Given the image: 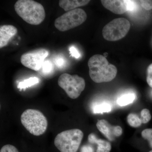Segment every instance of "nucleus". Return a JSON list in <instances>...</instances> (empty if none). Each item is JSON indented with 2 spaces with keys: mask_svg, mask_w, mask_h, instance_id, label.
Segmentation results:
<instances>
[{
  "mask_svg": "<svg viewBox=\"0 0 152 152\" xmlns=\"http://www.w3.org/2000/svg\"><path fill=\"white\" fill-rule=\"evenodd\" d=\"M127 122L130 126L134 128L139 127L142 124L140 117L135 113H130L128 115Z\"/></svg>",
  "mask_w": 152,
  "mask_h": 152,
  "instance_id": "obj_17",
  "label": "nucleus"
},
{
  "mask_svg": "<svg viewBox=\"0 0 152 152\" xmlns=\"http://www.w3.org/2000/svg\"><path fill=\"white\" fill-rule=\"evenodd\" d=\"M140 118L142 124H145L151 121V115L149 110L147 109H144L141 112Z\"/></svg>",
  "mask_w": 152,
  "mask_h": 152,
  "instance_id": "obj_18",
  "label": "nucleus"
},
{
  "mask_svg": "<svg viewBox=\"0 0 152 152\" xmlns=\"http://www.w3.org/2000/svg\"><path fill=\"white\" fill-rule=\"evenodd\" d=\"M83 136V133L79 129L64 131L55 138V146L61 152H77Z\"/></svg>",
  "mask_w": 152,
  "mask_h": 152,
  "instance_id": "obj_4",
  "label": "nucleus"
},
{
  "mask_svg": "<svg viewBox=\"0 0 152 152\" xmlns=\"http://www.w3.org/2000/svg\"><path fill=\"white\" fill-rule=\"evenodd\" d=\"M141 5L143 8L146 10H149L152 9V1L148 0H143L139 1Z\"/></svg>",
  "mask_w": 152,
  "mask_h": 152,
  "instance_id": "obj_22",
  "label": "nucleus"
},
{
  "mask_svg": "<svg viewBox=\"0 0 152 152\" xmlns=\"http://www.w3.org/2000/svg\"><path fill=\"white\" fill-rule=\"evenodd\" d=\"M80 152H94V150L91 146L85 145L82 147Z\"/></svg>",
  "mask_w": 152,
  "mask_h": 152,
  "instance_id": "obj_25",
  "label": "nucleus"
},
{
  "mask_svg": "<svg viewBox=\"0 0 152 152\" xmlns=\"http://www.w3.org/2000/svg\"><path fill=\"white\" fill-rule=\"evenodd\" d=\"M69 51L72 56L75 57L76 58H79L80 56L77 50L74 47H72L70 48Z\"/></svg>",
  "mask_w": 152,
  "mask_h": 152,
  "instance_id": "obj_24",
  "label": "nucleus"
},
{
  "mask_svg": "<svg viewBox=\"0 0 152 152\" xmlns=\"http://www.w3.org/2000/svg\"><path fill=\"white\" fill-rule=\"evenodd\" d=\"M142 136L148 142L150 148L152 149V129H147L142 132Z\"/></svg>",
  "mask_w": 152,
  "mask_h": 152,
  "instance_id": "obj_19",
  "label": "nucleus"
},
{
  "mask_svg": "<svg viewBox=\"0 0 152 152\" xmlns=\"http://www.w3.org/2000/svg\"><path fill=\"white\" fill-rule=\"evenodd\" d=\"M88 140L91 143L97 145L96 152H110L111 150V145L110 142L97 138L94 134L89 135Z\"/></svg>",
  "mask_w": 152,
  "mask_h": 152,
  "instance_id": "obj_13",
  "label": "nucleus"
},
{
  "mask_svg": "<svg viewBox=\"0 0 152 152\" xmlns=\"http://www.w3.org/2000/svg\"><path fill=\"white\" fill-rule=\"evenodd\" d=\"M147 82L149 86L152 88V64L147 69Z\"/></svg>",
  "mask_w": 152,
  "mask_h": 152,
  "instance_id": "obj_20",
  "label": "nucleus"
},
{
  "mask_svg": "<svg viewBox=\"0 0 152 152\" xmlns=\"http://www.w3.org/2000/svg\"><path fill=\"white\" fill-rule=\"evenodd\" d=\"M0 152H19L17 148L11 145H7L1 148Z\"/></svg>",
  "mask_w": 152,
  "mask_h": 152,
  "instance_id": "obj_21",
  "label": "nucleus"
},
{
  "mask_svg": "<svg viewBox=\"0 0 152 152\" xmlns=\"http://www.w3.org/2000/svg\"><path fill=\"white\" fill-rule=\"evenodd\" d=\"M111 108L110 104L104 102L94 105L93 107V111L94 114H103L110 112Z\"/></svg>",
  "mask_w": 152,
  "mask_h": 152,
  "instance_id": "obj_15",
  "label": "nucleus"
},
{
  "mask_svg": "<svg viewBox=\"0 0 152 152\" xmlns=\"http://www.w3.org/2000/svg\"><path fill=\"white\" fill-rule=\"evenodd\" d=\"M49 54V51L44 48L27 52L21 56V63L26 67L33 70L39 71L42 67L45 60Z\"/></svg>",
  "mask_w": 152,
  "mask_h": 152,
  "instance_id": "obj_8",
  "label": "nucleus"
},
{
  "mask_svg": "<svg viewBox=\"0 0 152 152\" xmlns=\"http://www.w3.org/2000/svg\"><path fill=\"white\" fill-rule=\"evenodd\" d=\"M96 126L99 130L111 141L121 135L123 133V129L121 126H112L105 120L98 121Z\"/></svg>",
  "mask_w": 152,
  "mask_h": 152,
  "instance_id": "obj_9",
  "label": "nucleus"
},
{
  "mask_svg": "<svg viewBox=\"0 0 152 152\" xmlns=\"http://www.w3.org/2000/svg\"><path fill=\"white\" fill-rule=\"evenodd\" d=\"M18 30L12 25H5L0 27V48L6 46L12 38L16 35Z\"/></svg>",
  "mask_w": 152,
  "mask_h": 152,
  "instance_id": "obj_11",
  "label": "nucleus"
},
{
  "mask_svg": "<svg viewBox=\"0 0 152 152\" xmlns=\"http://www.w3.org/2000/svg\"><path fill=\"white\" fill-rule=\"evenodd\" d=\"M63 60L62 59H60L57 61V64H58V65L61 66L63 64Z\"/></svg>",
  "mask_w": 152,
  "mask_h": 152,
  "instance_id": "obj_26",
  "label": "nucleus"
},
{
  "mask_svg": "<svg viewBox=\"0 0 152 152\" xmlns=\"http://www.w3.org/2000/svg\"><path fill=\"white\" fill-rule=\"evenodd\" d=\"M135 98V95L134 93H127L122 95L118 98L117 103L120 106L124 107L133 103Z\"/></svg>",
  "mask_w": 152,
  "mask_h": 152,
  "instance_id": "obj_14",
  "label": "nucleus"
},
{
  "mask_svg": "<svg viewBox=\"0 0 152 152\" xmlns=\"http://www.w3.org/2000/svg\"><path fill=\"white\" fill-rule=\"evenodd\" d=\"M14 7L19 16L30 24H40L45 18V11L43 6L35 1L18 0Z\"/></svg>",
  "mask_w": 152,
  "mask_h": 152,
  "instance_id": "obj_2",
  "label": "nucleus"
},
{
  "mask_svg": "<svg viewBox=\"0 0 152 152\" xmlns=\"http://www.w3.org/2000/svg\"><path fill=\"white\" fill-rule=\"evenodd\" d=\"M88 66L90 77L96 83L111 81L115 77L118 72L115 66L109 64L102 55L92 56L88 60Z\"/></svg>",
  "mask_w": 152,
  "mask_h": 152,
  "instance_id": "obj_1",
  "label": "nucleus"
},
{
  "mask_svg": "<svg viewBox=\"0 0 152 152\" xmlns=\"http://www.w3.org/2000/svg\"><path fill=\"white\" fill-rule=\"evenodd\" d=\"M130 28V23L126 19H115L104 27L102 30L103 37L107 41H118L126 35Z\"/></svg>",
  "mask_w": 152,
  "mask_h": 152,
  "instance_id": "obj_7",
  "label": "nucleus"
},
{
  "mask_svg": "<svg viewBox=\"0 0 152 152\" xmlns=\"http://www.w3.org/2000/svg\"><path fill=\"white\" fill-rule=\"evenodd\" d=\"M87 18V14L83 9H75L56 19L55 26L60 31H66L82 24Z\"/></svg>",
  "mask_w": 152,
  "mask_h": 152,
  "instance_id": "obj_5",
  "label": "nucleus"
},
{
  "mask_svg": "<svg viewBox=\"0 0 152 152\" xmlns=\"http://www.w3.org/2000/svg\"><path fill=\"white\" fill-rule=\"evenodd\" d=\"M90 2L89 0H60L59 5L64 10L67 12L86 5Z\"/></svg>",
  "mask_w": 152,
  "mask_h": 152,
  "instance_id": "obj_12",
  "label": "nucleus"
},
{
  "mask_svg": "<svg viewBox=\"0 0 152 152\" xmlns=\"http://www.w3.org/2000/svg\"><path fill=\"white\" fill-rule=\"evenodd\" d=\"M52 67H52V64L50 62L47 61L45 62L43 65L42 68V71L44 73L48 74L52 70Z\"/></svg>",
  "mask_w": 152,
  "mask_h": 152,
  "instance_id": "obj_23",
  "label": "nucleus"
},
{
  "mask_svg": "<svg viewBox=\"0 0 152 152\" xmlns=\"http://www.w3.org/2000/svg\"><path fill=\"white\" fill-rule=\"evenodd\" d=\"M101 1L105 8L114 13L121 15L128 11V0H102Z\"/></svg>",
  "mask_w": 152,
  "mask_h": 152,
  "instance_id": "obj_10",
  "label": "nucleus"
},
{
  "mask_svg": "<svg viewBox=\"0 0 152 152\" xmlns=\"http://www.w3.org/2000/svg\"><path fill=\"white\" fill-rule=\"evenodd\" d=\"M108 55V53H105L104 54V56L105 57V58H106V57Z\"/></svg>",
  "mask_w": 152,
  "mask_h": 152,
  "instance_id": "obj_27",
  "label": "nucleus"
},
{
  "mask_svg": "<svg viewBox=\"0 0 152 152\" xmlns=\"http://www.w3.org/2000/svg\"><path fill=\"white\" fill-rule=\"evenodd\" d=\"M39 82V79L37 77H30L29 79L19 83L18 88L20 90L26 89L38 83Z\"/></svg>",
  "mask_w": 152,
  "mask_h": 152,
  "instance_id": "obj_16",
  "label": "nucleus"
},
{
  "mask_svg": "<svg viewBox=\"0 0 152 152\" xmlns=\"http://www.w3.org/2000/svg\"><path fill=\"white\" fill-rule=\"evenodd\" d=\"M58 84L72 99L78 98L86 87V82L83 77L68 73H64L60 76Z\"/></svg>",
  "mask_w": 152,
  "mask_h": 152,
  "instance_id": "obj_6",
  "label": "nucleus"
},
{
  "mask_svg": "<svg viewBox=\"0 0 152 152\" xmlns=\"http://www.w3.org/2000/svg\"><path fill=\"white\" fill-rule=\"evenodd\" d=\"M22 125L32 134L39 136L46 131L48 122L44 114L37 110L28 109L21 116Z\"/></svg>",
  "mask_w": 152,
  "mask_h": 152,
  "instance_id": "obj_3",
  "label": "nucleus"
},
{
  "mask_svg": "<svg viewBox=\"0 0 152 152\" xmlns=\"http://www.w3.org/2000/svg\"><path fill=\"white\" fill-rule=\"evenodd\" d=\"M149 152H152V151H150Z\"/></svg>",
  "mask_w": 152,
  "mask_h": 152,
  "instance_id": "obj_28",
  "label": "nucleus"
}]
</instances>
